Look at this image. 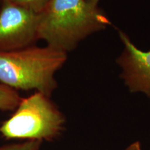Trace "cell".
I'll list each match as a JSON object with an SVG mask.
<instances>
[{
  "instance_id": "cell-11",
  "label": "cell",
  "mask_w": 150,
  "mask_h": 150,
  "mask_svg": "<svg viewBox=\"0 0 150 150\" xmlns=\"http://www.w3.org/2000/svg\"><path fill=\"white\" fill-rule=\"evenodd\" d=\"M8 1V0H0V6H1L4 3L6 2V1Z\"/></svg>"
},
{
  "instance_id": "cell-7",
  "label": "cell",
  "mask_w": 150,
  "mask_h": 150,
  "mask_svg": "<svg viewBox=\"0 0 150 150\" xmlns=\"http://www.w3.org/2000/svg\"><path fill=\"white\" fill-rule=\"evenodd\" d=\"M50 1L51 0H8V1L29 9L35 13H40Z\"/></svg>"
},
{
  "instance_id": "cell-9",
  "label": "cell",
  "mask_w": 150,
  "mask_h": 150,
  "mask_svg": "<svg viewBox=\"0 0 150 150\" xmlns=\"http://www.w3.org/2000/svg\"><path fill=\"white\" fill-rule=\"evenodd\" d=\"M125 150H142L141 145H140L139 141L134 142L131 143Z\"/></svg>"
},
{
  "instance_id": "cell-2",
  "label": "cell",
  "mask_w": 150,
  "mask_h": 150,
  "mask_svg": "<svg viewBox=\"0 0 150 150\" xmlns=\"http://www.w3.org/2000/svg\"><path fill=\"white\" fill-rule=\"evenodd\" d=\"M67 59L49 46L0 53V82L13 89L36 90L50 97L57 88L56 72Z\"/></svg>"
},
{
  "instance_id": "cell-10",
  "label": "cell",
  "mask_w": 150,
  "mask_h": 150,
  "mask_svg": "<svg viewBox=\"0 0 150 150\" xmlns=\"http://www.w3.org/2000/svg\"><path fill=\"white\" fill-rule=\"evenodd\" d=\"M86 1L93 6H97L99 0H86Z\"/></svg>"
},
{
  "instance_id": "cell-3",
  "label": "cell",
  "mask_w": 150,
  "mask_h": 150,
  "mask_svg": "<svg viewBox=\"0 0 150 150\" xmlns=\"http://www.w3.org/2000/svg\"><path fill=\"white\" fill-rule=\"evenodd\" d=\"M12 116L0 127L7 139H51L63 129L65 118L50 97L36 93L22 99Z\"/></svg>"
},
{
  "instance_id": "cell-8",
  "label": "cell",
  "mask_w": 150,
  "mask_h": 150,
  "mask_svg": "<svg viewBox=\"0 0 150 150\" xmlns=\"http://www.w3.org/2000/svg\"><path fill=\"white\" fill-rule=\"evenodd\" d=\"M40 143L41 140H28L24 143L0 147V150H38Z\"/></svg>"
},
{
  "instance_id": "cell-5",
  "label": "cell",
  "mask_w": 150,
  "mask_h": 150,
  "mask_svg": "<svg viewBox=\"0 0 150 150\" xmlns=\"http://www.w3.org/2000/svg\"><path fill=\"white\" fill-rule=\"evenodd\" d=\"M124 48L116 62L120 67V77L132 93H142L150 97V50L143 51L119 31Z\"/></svg>"
},
{
  "instance_id": "cell-1",
  "label": "cell",
  "mask_w": 150,
  "mask_h": 150,
  "mask_svg": "<svg viewBox=\"0 0 150 150\" xmlns=\"http://www.w3.org/2000/svg\"><path fill=\"white\" fill-rule=\"evenodd\" d=\"M109 24V18L104 11L86 0H51L38 13L39 40L66 54L86 37Z\"/></svg>"
},
{
  "instance_id": "cell-6",
  "label": "cell",
  "mask_w": 150,
  "mask_h": 150,
  "mask_svg": "<svg viewBox=\"0 0 150 150\" xmlns=\"http://www.w3.org/2000/svg\"><path fill=\"white\" fill-rule=\"evenodd\" d=\"M21 99L16 90L0 83V110L16 109Z\"/></svg>"
},
{
  "instance_id": "cell-4",
  "label": "cell",
  "mask_w": 150,
  "mask_h": 150,
  "mask_svg": "<svg viewBox=\"0 0 150 150\" xmlns=\"http://www.w3.org/2000/svg\"><path fill=\"white\" fill-rule=\"evenodd\" d=\"M39 40L38 13L6 1L0 8V53L33 46Z\"/></svg>"
}]
</instances>
